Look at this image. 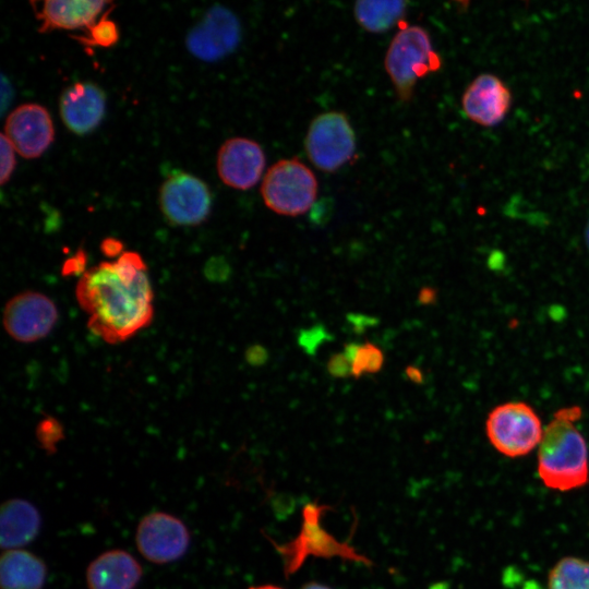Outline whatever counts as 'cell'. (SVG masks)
<instances>
[{
	"mask_svg": "<svg viewBox=\"0 0 589 589\" xmlns=\"http://www.w3.org/2000/svg\"><path fill=\"white\" fill-rule=\"evenodd\" d=\"M87 327L108 344L132 338L154 316V293L147 266L137 252L124 251L113 262L87 269L75 288Z\"/></svg>",
	"mask_w": 589,
	"mask_h": 589,
	"instance_id": "6da1fadb",
	"label": "cell"
},
{
	"mask_svg": "<svg viewBox=\"0 0 589 589\" xmlns=\"http://www.w3.org/2000/svg\"><path fill=\"white\" fill-rule=\"evenodd\" d=\"M580 417L578 406L560 409L543 431L538 446L537 471L551 490L568 492L589 482L588 449L575 425Z\"/></svg>",
	"mask_w": 589,
	"mask_h": 589,
	"instance_id": "7a4b0ae2",
	"label": "cell"
},
{
	"mask_svg": "<svg viewBox=\"0 0 589 589\" xmlns=\"http://www.w3.org/2000/svg\"><path fill=\"white\" fill-rule=\"evenodd\" d=\"M384 65L398 97L409 100L418 79L440 70L442 59L421 26L401 28L392 39Z\"/></svg>",
	"mask_w": 589,
	"mask_h": 589,
	"instance_id": "3957f363",
	"label": "cell"
},
{
	"mask_svg": "<svg viewBox=\"0 0 589 589\" xmlns=\"http://www.w3.org/2000/svg\"><path fill=\"white\" fill-rule=\"evenodd\" d=\"M265 205L285 216H298L311 208L317 194V180L303 163L281 159L271 166L262 181Z\"/></svg>",
	"mask_w": 589,
	"mask_h": 589,
	"instance_id": "277c9868",
	"label": "cell"
},
{
	"mask_svg": "<svg viewBox=\"0 0 589 589\" xmlns=\"http://www.w3.org/2000/svg\"><path fill=\"white\" fill-rule=\"evenodd\" d=\"M485 431L497 452L516 458L538 447L544 430L539 416L528 404L510 401L495 407L489 413Z\"/></svg>",
	"mask_w": 589,
	"mask_h": 589,
	"instance_id": "5b68a950",
	"label": "cell"
},
{
	"mask_svg": "<svg viewBox=\"0 0 589 589\" xmlns=\"http://www.w3.org/2000/svg\"><path fill=\"white\" fill-rule=\"evenodd\" d=\"M304 145L309 159L316 168L333 172L354 154L356 136L344 112L329 111L312 120Z\"/></svg>",
	"mask_w": 589,
	"mask_h": 589,
	"instance_id": "8992f818",
	"label": "cell"
},
{
	"mask_svg": "<svg viewBox=\"0 0 589 589\" xmlns=\"http://www.w3.org/2000/svg\"><path fill=\"white\" fill-rule=\"evenodd\" d=\"M159 207L172 226H196L208 216L212 195L207 184L184 171L170 173L159 189Z\"/></svg>",
	"mask_w": 589,
	"mask_h": 589,
	"instance_id": "52a82bcc",
	"label": "cell"
},
{
	"mask_svg": "<svg viewBox=\"0 0 589 589\" xmlns=\"http://www.w3.org/2000/svg\"><path fill=\"white\" fill-rule=\"evenodd\" d=\"M58 318L57 305L47 294L25 290L5 303L2 325L12 339L29 344L45 338L56 326Z\"/></svg>",
	"mask_w": 589,
	"mask_h": 589,
	"instance_id": "ba28073f",
	"label": "cell"
},
{
	"mask_svg": "<svg viewBox=\"0 0 589 589\" xmlns=\"http://www.w3.org/2000/svg\"><path fill=\"white\" fill-rule=\"evenodd\" d=\"M240 36L238 17L229 9L214 5L189 31L185 47L202 61H216L236 49Z\"/></svg>",
	"mask_w": 589,
	"mask_h": 589,
	"instance_id": "9c48e42d",
	"label": "cell"
},
{
	"mask_svg": "<svg viewBox=\"0 0 589 589\" xmlns=\"http://www.w3.org/2000/svg\"><path fill=\"white\" fill-rule=\"evenodd\" d=\"M135 541L146 560L166 564L185 554L190 544V533L179 518L155 512L142 518L136 529Z\"/></svg>",
	"mask_w": 589,
	"mask_h": 589,
	"instance_id": "30bf717a",
	"label": "cell"
},
{
	"mask_svg": "<svg viewBox=\"0 0 589 589\" xmlns=\"http://www.w3.org/2000/svg\"><path fill=\"white\" fill-rule=\"evenodd\" d=\"M15 152L32 159L43 155L55 137L48 110L38 104H23L7 117L2 132Z\"/></svg>",
	"mask_w": 589,
	"mask_h": 589,
	"instance_id": "8fae6325",
	"label": "cell"
},
{
	"mask_svg": "<svg viewBox=\"0 0 589 589\" xmlns=\"http://www.w3.org/2000/svg\"><path fill=\"white\" fill-rule=\"evenodd\" d=\"M265 154L261 145L247 137H232L223 143L217 154V172L228 187L248 190L262 178Z\"/></svg>",
	"mask_w": 589,
	"mask_h": 589,
	"instance_id": "7c38bea8",
	"label": "cell"
},
{
	"mask_svg": "<svg viewBox=\"0 0 589 589\" xmlns=\"http://www.w3.org/2000/svg\"><path fill=\"white\" fill-rule=\"evenodd\" d=\"M64 125L77 135L95 130L105 117L106 95L92 82H75L68 86L59 100Z\"/></svg>",
	"mask_w": 589,
	"mask_h": 589,
	"instance_id": "4fadbf2b",
	"label": "cell"
},
{
	"mask_svg": "<svg viewBox=\"0 0 589 589\" xmlns=\"http://www.w3.org/2000/svg\"><path fill=\"white\" fill-rule=\"evenodd\" d=\"M512 94L508 87L493 74L477 76L462 95L465 115L483 127L498 124L509 110Z\"/></svg>",
	"mask_w": 589,
	"mask_h": 589,
	"instance_id": "5bb4252c",
	"label": "cell"
},
{
	"mask_svg": "<svg viewBox=\"0 0 589 589\" xmlns=\"http://www.w3.org/2000/svg\"><path fill=\"white\" fill-rule=\"evenodd\" d=\"M141 577L140 563L123 550L100 554L86 570L89 589H134Z\"/></svg>",
	"mask_w": 589,
	"mask_h": 589,
	"instance_id": "9a60e30c",
	"label": "cell"
},
{
	"mask_svg": "<svg viewBox=\"0 0 589 589\" xmlns=\"http://www.w3.org/2000/svg\"><path fill=\"white\" fill-rule=\"evenodd\" d=\"M108 3L100 0H46L37 11L39 32L87 29Z\"/></svg>",
	"mask_w": 589,
	"mask_h": 589,
	"instance_id": "2e32d148",
	"label": "cell"
},
{
	"mask_svg": "<svg viewBox=\"0 0 589 589\" xmlns=\"http://www.w3.org/2000/svg\"><path fill=\"white\" fill-rule=\"evenodd\" d=\"M40 515L23 498L4 502L0 513V543L2 549H16L33 541L39 532Z\"/></svg>",
	"mask_w": 589,
	"mask_h": 589,
	"instance_id": "e0dca14e",
	"label": "cell"
},
{
	"mask_svg": "<svg viewBox=\"0 0 589 589\" xmlns=\"http://www.w3.org/2000/svg\"><path fill=\"white\" fill-rule=\"evenodd\" d=\"M46 575L45 563L31 552L12 549L1 555V589H41Z\"/></svg>",
	"mask_w": 589,
	"mask_h": 589,
	"instance_id": "ac0fdd59",
	"label": "cell"
},
{
	"mask_svg": "<svg viewBox=\"0 0 589 589\" xmlns=\"http://www.w3.org/2000/svg\"><path fill=\"white\" fill-rule=\"evenodd\" d=\"M404 1H358L354 4L357 22L371 33L389 29L405 14Z\"/></svg>",
	"mask_w": 589,
	"mask_h": 589,
	"instance_id": "d6986e66",
	"label": "cell"
},
{
	"mask_svg": "<svg viewBox=\"0 0 589 589\" xmlns=\"http://www.w3.org/2000/svg\"><path fill=\"white\" fill-rule=\"evenodd\" d=\"M548 589H589V562L563 557L549 573Z\"/></svg>",
	"mask_w": 589,
	"mask_h": 589,
	"instance_id": "ffe728a7",
	"label": "cell"
},
{
	"mask_svg": "<svg viewBox=\"0 0 589 589\" xmlns=\"http://www.w3.org/2000/svg\"><path fill=\"white\" fill-rule=\"evenodd\" d=\"M110 10L99 21L87 28V35L77 36L75 39L87 47L109 48L116 45L119 40L120 33L117 23L107 17Z\"/></svg>",
	"mask_w": 589,
	"mask_h": 589,
	"instance_id": "44dd1931",
	"label": "cell"
},
{
	"mask_svg": "<svg viewBox=\"0 0 589 589\" xmlns=\"http://www.w3.org/2000/svg\"><path fill=\"white\" fill-rule=\"evenodd\" d=\"M384 364V353L375 345L365 342L360 345L354 359L351 362V373L356 378L364 373H376Z\"/></svg>",
	"mask_w": 589,
	"mask_h": 589,
	"instance_id": "7402d4cb",
	"label": "cell"
},
{
	"mask_svg": "<svg viewBox=\"0 0 589 589\" xmlns=\"http://www.w3.org/2000/svg\"><path fill=\"white\" fill-rule=\"evenodd\" d=\"M35 435L43 449L52 454L57 450V445L63 438L64 432L59 420L46 417L37 424Z\"/></svg>",
	"mask_w": 589,
	"mask_h": 589,
	"instance_id": "603a6c76",
	"label": "cell"
},
{
	"mask_svg": "<svg viewBox=\"0 0 589 589\" xmlns=\"http://www.w3.org/2000/svg\"><path fill=\"white\" fill-rule=\"evenodd\" d=\"M14 147L8 140V137L2 133L0 140V155H1V171H0V182L1 185H4L11 178L13 170L15 168V155Z\"/></svg>",
	"mask_w": 589,
	"mask_h": 589,
	"instance_id": "cb8c5ba5",
	"label": "cell"
},
{
	"mask_svg": "<svg viewBox=\"0 0 589 589\" xmlns=\"http://www.w3.org/2000/svg\"><path fill=\"white\" fill-rule=\"evenodd\" d=\"M326 338H328L326 330L317 325L300 333L299 344L306 352L313 353Z\"/></svg>",
	"mask_w": 589,
	"mask_h": 589,
	"instance_id": "d4e9b609",
	"label": "cell"
},
{
	"mask_svg": "<svg viewBox=\"0 0 589 589\" xmlns=\"http://www.w3.org/2000/svg\"><path fill=\"white\" fill-rule=\"evenodd\" d=\"M328 373L338 378H345L351 376V362L345 356L344 352H337L329 357L327 361Z\"/></svg>",
	"mask_w": 589,
	"mask_h": 589,
	"instance_id": "484cf974",
	"label": "cell"
},
{
	"mask_svg": "<svg viewBox=\"0 0 589 589\" xmlns=\"http://www.w3.org/2000/svg\"><path fill=\"white\" fill-rule=\"evenodd\" d=\"M86 261L87 256L84 250L80 249L76 253L69 257L62 266L61 273L63 276H72L81 274V276L86 272Z\"/></svg>",
	"mask_w": 589,
	"mask_h": 589,
	"instance_id": "4316f807",
	"label": "cell"
},
{
	"mask_svg": "<svg viewBox=\"0 0 589 589\" xmlns=\"http://www.w3.org/2000/svg\"><path fill=\"white\" fill-rule=\"evenodd\" d=\"M100 250L106 256L117 259L124 252L123 243L112 237H108L101 241Z\"/></svg>",
	"mask_w": 589,
	"mask_h": 589,
	"instance_id": "83f0119b",
	"label": "cell"
},
{
	"mask_svg": "<svg viewBox=\"0 0 589 589\" xmlns=\"http://www.w3.org/2000/svg\"><path fill=\"white\" fill-rule=\"evenodd\" d=\"M245 359L251 365H261L267 361L268 352L264 347L254 345L245 351Z\"/></svg>",
	"mask_w": 589,
	"mask_h": 589,
	"instance_id": "f1b7e54d",
	"label": "cell"
},
{
	"mask_svg": "<svg viewBox=\"0 0 589 589\" xmlns=\"http://www.w3.org/2000/svg\"><path fill=\"white\" fill-rule=\"evenodd\" d=\"M1 94H2V98H1V112L2 115L5 112V108L7 106L9 105V103L11 101V98L13 96L12 94V86L10 84V82L7 80V77L4 75H2V79H1Z\"/></svg>",
	"mask_w": 589,
	"mask_h": 589,
	"instance_id": "f546056e",
	"label": "cell"
},
{
	"mask_svg": "<svg viewBox=\"0 0 589 589\" xmlns=\"http://www.w3.org/2000/svg\"><path fill=\"white\" fill-rule=\"evenodd\" d=\"M406 376L416 384H421L423 382V373L421 370L413 365H408L405 370Z\"/></svg>",
	"mask_w": 589,
	"mask_h": 589,
	"instance_id": "4dcf8cb0",
	"label": "cell"
},
{
	"mask_svg": "<svg viewBox=\"0 0 589 589\" xmlns=\"http://www.w3.org/2000/svg\"><path fill=\"white\" fill-rule=\"evenodd\" d=\"M418 297L421 304H430L435 300V290L430 287H424L420 290Z\"/></svg>",
	"mask_w": 589,
	"mask_h": 589,
	"instance_id": "1f68e13d",
	"label": "cell"
},
{
	"mask_svg": "<svg viewBox=\"0 0 589 589\" xmlns=\"http://www.w3.org/2000/svg\"><path fill=\"white\" fill-rule=\"evenodd\" d=\"M360 345L357 342H349L345 345L344 353L350 362L354 359Z\"/></svg>",
	"mask_w": 589,
	"mask_h": 589,
	"instance_id": "d6a6232c",
	"label": "cell"
},
{
	"mask_svg": "<svg viewBox=\"0 0 589 589\" xmlns=\"http://www.w3.org/2000/svg\"><path fill=\"white\" fill-rule=\"evenodd\" d=\"M302 589H330L329 587L316 582L308 584Z\"/></svg>",
	"mask_w": 589,
	"mask_h": 589,
	"instance_id": "836d02e7",
	"label": "cell"
},
{
	"mask_svg": "<svg viewBox=\"0 0 589 589\" xmlns=\"http://www.w3.org/2000/svg\"><path fill=\"white\" fill-rule=\"evenodd\" d=\"M250 589H283V588L274 586V585H263V586H257V587H251Z\"/></svg>",
	"mask_w": 589,
	"mask_h": 589,
	"instance_id": "e575fe53",
	"label": "cell"
},
{
	"mask_svg": "<svg viewBox=\"0 0 589 589\" xmlns=\"http://www.w3.org/2000/svg\"><path fill=\"white\" fill-rule=\"evenodd\" d=\"M586 241H587V244L589 247V221H588L587 228H586Z\"/></svg>",
	"mask_w": 589,
	"mask_h": 589,
	"instance_id": "d590c367",
	"label": "cell"
}]
</instances>
